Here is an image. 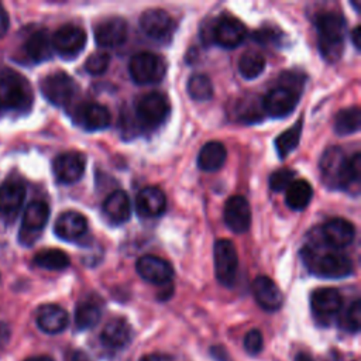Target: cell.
<instances>
[{
	"mask_svg": "<svg viewBox=\"0 0 361 361\" xmlns=\"http://www.w3.org/2000/svg\"><path fill=\"white\" fill-rule=\"evenodd\" d=\"M348 157L338 147H330L320 158V172L324 183L331 189H343Z\"/></svg>",
	"mask_w": 361,
	"mask_h": 361,
	"instance_id": "obj_10",
	"label": "cell"
},
{
	"mask_svg": "<svg viewBox=\"0 0 361 361\" xmlns=\"http://www.w3.org/2000/svg\"><path fill=\"white\" fill-rule=\"evenodd\" d=\"M350 37H351V42H353V45L355 47V49H360V47H361V27H360V25H355V27L353 28Z\"/></svg>",
	"mask_w": 361,
	"mask_h": 361,
	"instance_id": "obj_47",
	"label": "cell"
},
{
	"mask_svg": "<svg viewBox=\"0 0 361 361\" xmlns=\"http://www.w3.org/2000/svg\"><path fill=\"white\" fill-rule=\"evenodd\" d=\"M283 37V32L278 31L274 27H264L261 30H257L254 32V39L261 44H281V39Z\"/></svg>",
	"mask_w": 361,
	"mask_h": 361,
	"instance_id": "obj_43",
	"label": "cell"
},
{
	"mask_svg": "<svg viewBox=\"0 0 361 361\" xmlns=\"http://www.w3.org/2000/svg\"><path fill=\"white\" fill-rule=\"evenodd\" d=\"M31 104L32 90L27 79L14 71H4L0 75V106L7 110L25 111Z\"/></svg>",
	"mask_w": 361,
	"mask_h": 361,
	"instance_id": "obj_3",
	"label": "cell"
},
{
	"mask_svg": "<svg viewBox=\"0 0 361 361\" xmlns=\"http://www.w3.org/2000/svg\"><path fill=\"white\" fill-rule=\"evenodd\" d=\"M171 104L168 97L161 92H149L141 96L135 104V114L144 127H158L169 116Z\"/></svg>",
	"mask_w": 361,
	"mask_h": 361,
	"instance_id": "obj_5",
	"label": "cell"
},
{
	"mask_svg": "<svg viewBox=\"0 0 361 361\" xmlns=\"http://www.w3.org/2000/svg\"><path fill=\"white\" fill-rule=\"evenodd\" d=\"M135 209L141 217H158L166 209L165 193L157 186L141 189L135 197Z\"/></svg>",
	"mask_w": 361,
	"mask_h": 361,
	"instance_id": "obj_25",
	"label": "cell"
},
{
	"mask_svg": "<svg viewBox=\"0 0 361 361\" xmlns=\"http://www.w3.org/2000/svg\"><path fill=\"white\" fill-rule=\"evenodd\" d=\"M52 48L62 56L72 59L79 55L86 45V32L75 24L59 27L51 38Z\"/></svg>",
	"mask_w": 361,
	"mask_h": 361,
	"instance_id": "obj_13",
	"label": "cell"
},
{
	"mask_svg": "<svg viewBox=\"0 0 361 361\" xmlns=\"http://www.w3.org/2000/svg\"><path fill=\"white\" fill-rule=\"evenodd\" d=\"M337 135H350L360 130V110L357 106L340 110L334 117L333 124Z\"/></svg>",
	"mask_w": 361,
	"mask_h": 361,
	"instance_id": "obj_32",
	"label": "cell"
},
{
	"mask_svg": "<svg viewBox=\"0 0 361 361\" xmlns=\"http://www.w3.org/2000/svg\"><path fill=\"white\" fill-rule=\"evenodd\" d=\"M55 234L66 241H75L83 237L87 231L86 217L75 210L63 212L55 221Z\"/></svg>",
	"mask_w": 361,
	"mask_h": 361,
	"instance_id": "obj_23",
	"label": "cell"
},
{
	"mask_svg": "<svg viewBox=\"0 0 361 361\" xmlns=\"http://www.w3.org/2000/svg\"><path fill=\"white\" fill-rule=\"evenodd\" d=\"M214 272L217 281L224 286H233L237 279L238 255L230 240H217L213 248Z\"/></svg>",
	"mask_w": 361,
	"mask_h": 361,
	"instance_id": "obj_7",
	"label": "cell"
},
{
	"mask_svg": "<svg viewBox=\"0 0 361 361\" xmlns=\"http://www.w3.org/2000/svg\"><path fill=\"white\" fill-rule=\"evenodd\" d=\"M322 234L329 247L334 250H341L353 243L355 237V228L348 220L334 217L323 224Z\"/></svg>",
	"mask_w": 361,
	"mask_h": 361,
	"instance_id": "obj_21",
	"label": "cell"
},
{
	"mask_svg": "<svg viewBox=\"0 0 361 361\" xmlns=\"http://www.w3.org/2000/svg\"><path fill=\"white\" fill-rule=\"evenodd\" d=\"M103 213L113 224H121L131 216V202L126 192L116 190L103 202Z\"/></svg>",
	"mask_w": 361,
	"mask_h": 361,
	"instance_id": "obj_28",
	"label": "cell"
},
{
	"mask_svg": "<svg viewBox=\"0 0 361 361\" xmlns=\"http://www.w3.org/2000/svg\"><path fill=\"white\" fill-rule=\"evenodd\" d=\"M73 121L87 131H99L110 126L111 116L103 104L83 103L75 110Z\"/></svg>",
	"mask_w": 361,
	"mask_h": 361,
	"instance_id": "obj_19",
	"label": "cell"
},
{
	"mask_svg": "<svg viewBox=\"0 0 361 361\" xmlns=\"http://www.w3.org/2000/svg\"><path fill=\"white\" fill-rule=\"evenodd\" d=\"M39 89L48 102L62 107L72 102L78 86L72 76L62 71H56L41 79Z\"/></svg>",
	"mask_w": 361,
	"mask_h": 361,
	"instance_id": "obj_6",
	"label": "cell"
},
{
	"mask_svg": "<svg viewBox=\"0 0 361 361\" xmlns=\"http://www.w3.org/2000/svg\"><path fill=\"white\" fill-rule=\"evenodd\" d=\"M293 178H295V172L290 171V169H278L275 171L271 176H269V188L274 190V192H281V190H285L292 182H293Z\"/></svg>",
	"mask_w": 361,
	"mask_h": 361,
	"instance_id": "obj_40",
	"label": "cell"
},
{
	"mask_svg": "<svg viewBox=\"0 0 361 361\" xmlns=\"http://www.w3.org/2000/svg\"><path fill=\"white\" fill-rule=\"evenodd\" d=\"M8 30V14L4 10V7L0 4V38L7 32Z\"/></svg>",
	"mask_w": 361,
	"mask_h": 361,
	"instance_id": "obj_46",
	"label": "cell"
},
{
	"mask_svg": "<svg viewBox=\"0 0 361 361\" xmlns=\"http://www.w3.org/2000/svg\"><path fill=\"white\" fill-rule=\"evenodd\" d=\"M295 361H313V358L306 353H298L295 357Z\"/></svg>",
	"mask_w": 361,
	"mask_h": 361,
	"instance_id": "obj_50",
	"label": "cell"
},
{
	"mask_svg": "<svg viewBox=\"0 0 361 361\" xmlns=\"http://www.w3.org/2000/svg\"><path fill=\"white\" fill-rule=\"evenodd\" d=\"M10 340V329L6 323L0 322V351L7 345Z\"/></svg>",
	"mask_w": 361,
	"mask_h": 361,
	"instance_id": "obj_45",
	"label": "cell"
},
{
	"mask_svg": "<svg viewBox=\"0 0 361 361\" xmlns=\"http://www.w3.org/2000/svg\"><path fill=\"white\" fill-rule=\"evenodd\" d=\"M285 190V202L288 207L296 212L306 209L313 197V188L305 179L293 180Z\"/></svg>",
	"mask_w": 361,
	"mask_h": 361,
	"instance_id": "obj_30",
	"label": "cell"
},
{
	"mask_svg": "<svg viewBox=\"0 0 361 361\" xmlns=\"http://www.w3.org/2000/svg\"><path fill=\"white\" fill-rule=\"evenodd\" d=\"M210 37L212 41H214L219 47L231 49L245 39L247 28L234 16L221 14L214 20L213 27L210 30Z\"/></svg>",
	"mask_w": 361,
	"mask_h": 361,
	"instance_id": "obj_9",
	"label": "cell"
},
{
	"mask_svg": "<svg viewBox=\"0 0 361 361\" xmlns=\"http://www.w3.org/2000/svg\"><path fill=\"white\" fill-rule=\"evenodd\" d=\"M85 168H86V158L79 151L62 152L52 162L54 175L61 183L78 182L83 176Z\"/></svg>",
	"mask_w": 361,
	"mask_h": 361,
	"instance_id": "obj_14",
	"label": "cell"
},
{
	"mask_svg": "<svg viewBox=\"0 0 361 361\" xmlns=\"http://www.w3.org/2000/svg\"><path fill=\"white\" fill-rule=\"evenodd\" d=\"M265 69V58L257 51H247L238 59V72L245 79L258 78Z\"/></svg>",
	"mask_w": 361,
	"mask_h": 361,
	"instance_id": "obj_35",
	"label": "cell"
},
{
	"mask_svg": "<svg viewBox=\"0 0 361 361\" xmlns=\"http://www.w3.org/2000/svg\"><path fill=\"white\" fill-rule=\"evenodd\" d=\"M25 199V186L20 180H6L0 185V219L14 220Z\"/></svg>",
	"mask_w": 361,
	"mask_h": 361,
	"instance_id": "obj_18",
	"label": "cell"
},
{
	"mask_svg": "<svg viewBox=\"0 0 361 361\" xmlns=\"http://www.w3.org/2000/svg\"><path fill=\"white\" fill-rule=\"evenodd\" d=\"M227 151L220 141L206 142L197 155V166L206 172L219 171L226 162Z\"/></svg>",
	"mask_w": 361,
	"mask_h": 361,
	"instance_id": "obj_29",
	"label": "cell"
},
{
	"mask_svg": "<svg viewBox=\"0 0 361 361\" xmlns=\"http://www.w3.org/2000/svg\"><path fill=\"white\" fill-rule=\"evenodd\" d=\"M252 295L257 303L268 312H275L282 306L283 296L278 285L268 276L259 275L252 282Z\"/></svg>",
	"mask_w": 361,
	"mask_h": 361,
	"instance_id": "obj_22",
	"label": "cell"
},
{
	"mask_svg": "<svg viewBox=\"0 0 361 361\" xmlns=\"http://www.w3.org/2000/svg\"><path fill=\"white\" fill-rule=\"evenodd\" d=\"M37 324L38 327L48 334H58L63 331L68 327L69 323V316L63 307L59 305L48 303L42 305L37 310Z\"/></svg>",
	"mask_w": 361,
	"mask_h": 361,
	"instance_id": "obj_26",
	"label": "cell"
},
{
	"mask_svg": "<svg viewBox=\"0 0 361 361\" xmlns=\"http://www.w3.org/2000/svg\"><path fill=\"white\" fill-rule=\"evenodd\" d=\"M135 269L142 279L154 285H165L173 276L172 265L164 258L151 254L142 255L137 261Z\"/></svg>",
	"mask_w": 361,
	"mask_h": 361,
	"instance_id": "obj_15",
	"label": "cell"
},
{
	"mask_svg": "<svg viewBox=\"0 0 361 361\" xmlns=\"http://www.w3.org/2000/svg\"><path fill=\"white\" fill-rule=\"evenodd\" d=\"M23 51L30 62L38 63L47 61L52 55V42L48 31L39 28L32 31L23 44Z\"/></svg>",
	"mask_w": 361,
	"mask_h": 361,
	"instance_id": "obj_27",
	"label": "cell"
},
{
	"mask_svg": "<svg viewBox=\"0 0 361 361\" xmlns=\"http://www.w3.org/2000/svg\"><path fill=\"white\" fill-rule=\"evenodd\" d=\"M94 39L100 47L113 48L127 39V21L121 17H107L94 27Z\"/></svg>",
	"mask_w": 361,
	"mask_h": 361,
	"instance_id": "obj_20",
	"label": "cell"
},
{
	"mask_svg": "<svg viewBox=\"0 0 361 361\" xmlns=\"http://www.w3.org/2000/svg\"><path fill=\"white\" fill-rule=\"evenodd\" d=\"M305 82H306V79H305V75L302 72H299V71H288V72H283L281 75L279 86L286 87V89L300 94Z\"/></svg>",
	"mask_w": 361,
	"mask_h": 361,
	"instance_id": "obj_39",
	"label": "cell"
},
{
	"mask_svg": "<svg viewBox=\"0 0 361 361\" xmlns=\"http://www.w3.org/2000/svg\"><path fill=\"white\" fill-rule=\"evenodd\" d=\"M49 219V207L42 200H34L31 202L24 214L21 221V228L18 233L20 243L24 245L34 244L39 234L42 233L44 227L47 226Z\"/></svg>",
	"mask_w": 361,
	"mask_h": 361,
	"instance_id": "obj_8",
	"label": "cell"
},
{
	"mask_svg": "<svg viewBox=\"0 0 361 361\" xmlns=\"http://www.w3.org/2000/svg\"><path fill=\"white\" fill-rule=\"evenodd\" d=\"M35 265L49 269V271H62L69 267L71 259L62 250L58 248H47L35 254L34 257Z\"/></svg>",
	"mask_w": 361,
	"mask_h": 361,
	"instance_id": "obj_33",
	"label": "cell"
},
{
	"mask_svg": "<svg viewBox=\"0 0 361 361\" xmlns=\"http://www.w3.org/2000/svg\"><path fill=\"white\" fill-rule=\"evenodd\" d=\"M329 247V245H327ZM305 262L307 268L322 278H345L353 274V261L344 252L329 247L319 251L317 248H306Z\"/></svg>",
	"mask_w": 361,
	"mask_h": 361,
	"instance_id": "obj_2",
	"label": "cell"
},
{
	"mask_svg": "<svg viewBox=\"0 0 361 361\" xmlns=\"http://www.w3.org/2000/svg\"><path fill=\"white\" fill-rule=\"evenodd\" d=\"M226 226L233 233H245L251 224L250 203L244 196L235 195L227 199L223 210Z\"/></svg>",
	"mask_w": 361,
	"mask_h": 361,
	"instance_id": "obj_17",
	"label": "cell"
},
{
	"mask_svg": "<svg viewBox=\"0 0 361 361\" xmlns=\"http://www.w3.org/2000/svg\"><path fill=\"white\" fill-rule=\"evenodd\" d=\"M128 72L131 79L138 85L158 83L166 73V62L158 54L138 52L130 59Z\"/></svg>",
	"mask_w": 361,
	"mask_h": 361,
	"instance_id": "obj_4",
	"label": "cell"
},
{
	"mask_svg": "<svg viewBox=\"0 0 361 361\" xmlns=\"http://www.w3.org/2000/svg\"><path fill=\"white\" fill-rule=\"evenodd\" d=\"M131 338H133V329L121 317L109 320L100 333L102 344L110 350L124 348L126 345L130 344Z\"/></svg>",
	"mask_w": 361,
	"mask_h": 361,
	"instance_id": "obj_24",
	"label": "cell"
},
{
	"mask_svg": "<svg viewBox=\"0 0 361 361\" xmlns=\"http://www.w3.org/2000/svg\"><path fill=\"white\" fill-rule=\"evenodd\" d=\"M24 361H54V358L49 355H32L25 358Z\"/></svg>",
	"mask_w": 361,
	"mask_h": 361,
	"instance_id": "obj_49",
	"label": "cell"
},
{
	"mask_svg": "<svg viewBox=\"0 0 361 361\" xmlns=\"http://www.w3.org/2000/svg\"><path fill=\"white\" fill-rule=\"evenodd\" d=\"M344 324L345 329L351 333H357L361 326V303L358 299H355L350 307L347 309V313L344 316Z\"/></svg>",
	"mask_w": 361,
	"mask_h": 361,
	"instance_id": "obj_41",
	"label": "cell"
},
{
	"mask_svg": "<svg viewBox=\"0 0 361 361\" xmlns=\"http://www.w3.org/2000/svg\"><path fill=\"white\" fill-rule=\"evenodd\" d=\"M360 182H361V154L354 152L351 157H348L343 190L355 196L360 192Z\"/></svg>",
	"mask_w": 361,
	"mask_h": 361,
	"instance_id": "obj_37",
	"label": "cell"
},
{
	"mask_svg": "<svg viewBox=\"0 0 361 361\" xmlns=\"http://www.w3.org/2000/svg\"><path fill=\"white\" fill-rule=\"evenodd\" d=\"M316 30L319 51L322 56L327 62H336L337 59H340L344 49V17L336 11L322 13L316 18Z\"/></svg>",
	"mask_w": 361,
	"mask_h": 361,
	"instance_id": "obj_1",
	"label": "cell"
},
{
	"mask_svg": "<svg viewBox=\"0 0 361 361\" xmlns=\"http://www.w3.org/2000/svg\"><path fill=\"white\" fill-rule=\"evenodd\" d=\"M343 306V296L334 288H319L310 296V307L314 319L322 324H330Z\"/></svg>",
	"mask_w": 361,
	"mask_h": 361,
	"instance_id": "obj_11",
	"label": "cell"
},
{
	"mask_svg": "<svg viewBox=\"0 0 361 361\" xmlns=\"http://www.w3.org/2000/svg\"><path fill=\"white\" fill-rule=\"evenodd\" d=\"M264 347V337L258 329H251L244 336V348L248 354L257 355L262 351Z\"/></svg>",
	"mask_w": 361,
	"mask_h": 361,
	"instance_id": "obj_42",
	"label": "cell"
},
{
	"mask_svg": "<svg viewBox=\"0 0 361 361\" xmlns=\"http://www.w3.org/2000/svg\"><path fill=\"white\" fill-rule=\"evenodd\" d=\"M300 134H302V120H299L296 124H293L292 127H289L275 138V148L281 158H285L298 147Z\"/></svg>",
	"mask_w": 361,
	"mask_h": 361,
	"instance_id": "obj_36",
	"label": "cell"
},
{
	"mask_svg": "<svg viewBox=\"0 0 361 361\" xmlns=\"http://www.w3.org/2000/svg\"><path fill=\"white\" fill-rule=\"evenodd\" d=\"M140 361H172V360L168 355H162V354H147Z\"/></svg>",
	"mask_w": 361,
	"mask_h": 361,
	"instance_id": "obj_48",
	"label": "cell"
},
{
	"mask_svg": "<svg viewBox=\"0 0 361 361\" xmlns=\"http://www.w3.org/2000/svg\"><path fill=\"white\" fill-rule=\"evenodd\" d=\"M102 316L100 306L94 300H82L75 310V324L79 330H87L94 327Z\"/></svg>",
	"mask_w": 361,
	"mask_h": 361,
	"instance_id": "obj_31",
	"label": "cell"
},
{
	"mask_svg": "<svg viewBox=\"0 0 361 361\" xmlns=\"http://www.w3.org/2000/svg\"><path fill=\"white\" fill-rule=\"evenodd\" d=\"M188 94L196 102H206L213 97V83L204 73H193L188 79Z\"/></svg>",
	"mask_w": 361,
	"mask_h": 361,
	"instance_id": "obj_34",
	"label": "cell"
},
{
	"mask_svg": "<svg viewBox=\"0 0 361 361\" xmlns=\"http://www.w3.org/2000/svg\"><path fill=\"white\" fill-rule=\"evenodd\" d=\"M299 96L300 94H298L286 87L276 86L265 94V97L262 100V107L269 116L282 118V117L289 116L296 109Z\"/></svg>",
	"mask_w": 361,
	"mask_h": 361,
	"instance_id": "obj_16",
	"label": "cell"
},
{
	"mask_svg": "<svg viewBox=\"0 0 361 361\" xmlns=\"http://www.w3.org/2000/svg\"><path fill=\"white\" fill-rule=\"evenodd\" d=\"M141 30L157 42H169L176 24L173 18L162 8L145 10L140 17Z\"/></svg>",
	"mask_w": 361,
	"mask_h": 361,
	"instance_id": "obj_12",
	"label": "cell"
},
{
	"mask_svg": "<svg viewBox=\"0 0 361 361\" xmlns=\"http://www.w3.org/2000/svg\"><path fill=\"white\" fill-rule=\"evenodd\" d=\"M65 361H92V360L82 350H71L69 353H66Z\"/></svg>",
	"mask_w": 361,
	"mask_h": 361,
	"instance_id": "obj_44",
	"label": "cell"
},
{
	"mask_svg": "<svg viewBox=\"0 0 361 361\" xmlns=\"http://www.w3.org/2000/svg\"><path fill=\"white\" fill-rule=\"evenodd\" d=\"M110 63V56L106 52H94L92 54L86 62H85V69L90 75H102L107 71Z\"/></svg>",
	"mask_w": 361,
	"mask_h": 361,
	"instance_id": "obj_38",
	"label": "cell"
}]
</instances>
